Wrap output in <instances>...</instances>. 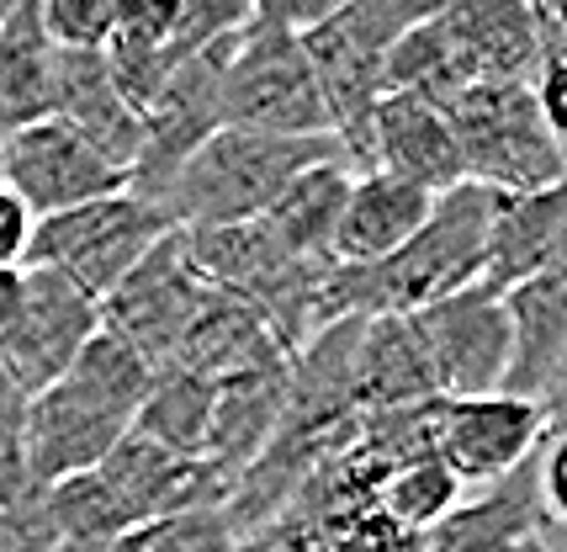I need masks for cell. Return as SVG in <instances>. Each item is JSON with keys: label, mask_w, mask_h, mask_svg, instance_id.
<instances>
[{"label": "cell", "mask_w": 567, "mask_h": 552, "mask_svg": "<svg viewBox=\"0 0 567 552\" xmlns=\"http://www.w3.org/2000/svg\"><path fill=\"white\" fill-rule=\"evenodd\" d=\"M148 388H154V367L112 329H96L70 361V372L38 399H27L17 473L43 494L70 478L96 473L112 447L133 430V415L148 399Z\"/></svg>", "instance_id": "1"}, {"label": "cell", "mask_w": 567, "mask_h": 552, "mask_svg": "<svg viewBox=\"0 0 567 552\" xmlns=\"http://www.w3.org/2000/svg\"><path fill=\"white\" fill-rule=\"evenodd\" d=\"M346 160L340 139H271V133H245V127H218L202 144L181 176L165 186V218L175 228H234L255 224L271 213V202L292 186L302 171Z\"/></svg>", "instance_id": "2"}, {"label": "cell", "mask_w": 567, "mask_h": 552, "mask_svg": "<svg viewBox=\"0 0 567 552\" xmlns=\"http://www.w3.org/2000/svg\"><path fill=\"white\" fill-rule=\"evenodd\" d=\"M430 11H435L430 0H334L308 32H297L302 59L319 80L329 133L346 150L350 176H355L371 106L382 101V80H388L398 38L414 22H424Z\"/></svg>", "instance_id": "3"}, {"label": "cell", "mask_w": 567, "mask_h": 552, "mask_svg": "<svg viewBox=\"0 0 567 552\" xmlns=\"http://www.w3.org/2000/svg\"><path fill=\"white\" fill-rule=\"evenodd\" d=\"M456 139L462 181L494 197H525L563 186L567 150L563 133L542 117L530 85L519 80H477L441 106Z\"/></svg>", "instance_id": "4"}, {"label": "cell", "mask_w": 567, "mask_h": 552, "mask_svg": "<svg viewBox=\"0 0 567 552\" xmlns=\"http://www.w3.org/2000/svg\"><path fill=\"white\" fill-rule=\"evenodd\" d=\"M171 234L175 224L165 218V207L133 197V192H117V197L38 218L32 239H27V266L64 276L80 298H91L101 308L144 266V255Z\"/></svg>", "instance_id": "5"}, {"label": "cell", "mask_w": 567, "mask_h": 552, "mask_svg": "<svg viewBox=\"0 0 567 552\" xmlns=\"http://www.w3.org/2000/svg\"><path fill=\"white\" fill-rule=\"evenodd\" d=\"M218 117L223 127L271 133V139H323L329 133V112H323L319 80L302 59V43L266 6H249L245 32L234 38L218 85Z\"/></svg>", "instance_id": "6"}, {"label": "cell", "mask_w": 567, "mask_h": 552, "mask_svg": "<svg viewBox=\"0 0 567 552\" xmlns=\"http://www.w3.org/2000/svg\"><path fill=\"white\" fill-rule=\"evenodd\" d=\"M207 298H213V287L192 272V260L181 251V228H175L171 239H159L144 255V266L101 303V329L127 340L159 377L175 367V356L186 346L197 314L207 308Z\"/></svg>", "instance_id": "7"}, {"label": "cell", "mask_w": 567, "mask_h": 552, "mask_svg": "<svg viewBox=\"0 0 567 552\" xmlns=\"http://www.w3.org/2000/svg\"><path fill=\"white\" fill-rule=\"evenodd\" d=\"M409 329L420 340L430 382H435V399H488L504 382L509 367V314L504 298L467 287V293H451V298L430 303L420 314H409Z\"/></svg>", "instance_id": "8"}, {"label": "cell", "mask_w": 567, "mask_h": 552, "mask_svg": "<svg viewBox=\"0 0 567 552\" xmlns=\"http://www.w3.org/2000/svg\"><path fill=\"white\" fill-rule=\"evenodd\" d=\"M239 32H245V27H239ZM239 32H228L213 49H202L197 59H186V64L165 80V91L148 101L144 150H138L133 171H127V192H133V197H144L159 207L165 186L181 176V165L223 127L218 85H223V70H228V53H234V38H239Z\"/></svg>", "instance_id": "9"}, {"label": "cell", "mask_w": 567, "mask_h": 552, "mask_svg": "<svg viewBox=\"0 0 567 552\" xmlns=\"http://www.w3.org/2000/svg\"><path fill=\"white\" fill-rule=\"evenodd\" d=\"M0 186L32 218H53V213L127 192V176L112 171L64 117H43L0 139Z\"/></svg>", "instance_id": "10"}, {"label": "cell", "mask_w": 567, "mask_h": 552, "mask_svg": "<svg viewBox=\"0 0 567 552\" xmlns=\"http://www.w3.org/2000/svg\"><path fill=\"white\" fill-rule=\"evenodd\" d=\"M101 329V308L80 298L64 276L22 266V303L17 319L0 329V367L22 388V399H38L70 372L80 346Z\"/></svg>", "instance_id": "11"}, {"label": "cell", "mask_w": 567, "mask_h": 552, "mask_svg": "<svg viewBox=\"0 0 567 552\" xmlns=\"http://www.w3.org/2000/svg\"><path fill=\"white\" fill-rule=\"evenodd\" d=\"M557 420H546L542 409L504 393L488 399H451L435 403V420H430V447L441 457L451 478L462 489H494L509 473H519L536 447L546 441V430Z\"/></svg>", "instance_id": "12"}, {"label": "cell", "mask_w": 567, "mask_h": 552, "mask_svg": "<svg viewBox=\"0 0 567 552\" xmlns=\"http://www.w3.org/2000/svg\"><path fill=\"white\" fill-rule=\"evenodd\" d=\"M509 314V367L498 393L542 409L563 426V382H567V276L546 272L504 293Z\"/></svg>", "instance_id": "13"}, {"label": "cell", "mask_w": 567, "mask_h": 552, "mask_svg": "<svg viewBox=\"0 0 567 552\" xmlns=\"http://www.w3.org/2000/svg\"><path fill=\"white\" fill-rule=\"evenodd\" d=\"M382 171L409 186H420L430 197H441L451 186H462V160L456 139L445 127V112L420 96H382L367 117V139L355 154V176Z\"/></svg>", "instance_id": "14"}, {"label": "cell", "mask_w": 567, "mask_h": 552, "mask_svg": "<svg viewBox=\"0 0 567 552\" xmlns=\"http://www.w3.org/2000/svg\"><path fill=\"white\" fill-rule=\"evenodd\" d=\"M435 32L456 64L462 85L477 80H519L530 85L536 70V0H456L435 6Z\"/></svg>", "instance_id": "15"}, {"label": "cell", "mask_w": 567, "mask_h": 552, "mask_svg": "<svg viewBox=\"0 0 567 552\" xmlns=\"http://www.w3.org/2000/svg\"><path fill=\"white\" fill-rule=\"evenodd\" d=\"M567 255V202L563 186L551 192H525V197H494L488 207V234H483V293H515L546 272H563Z\"/></svg>", "instance_id": "16"}, {"label": "cell", "mask_w": 567, "mask_h": 552, "mask_svg": "<svg viewBox=\"0 0 567 552\" xmlns=\"http://www.w3.org/2000/svg\"><path fill=\"white\" fill-rule=\"evenodd\" d=\"M350 403H355V415H371V420L441 403L409 319H367L361 325L355 356H350Z\"/></svg>", "instance_id": "17"}, {"label": "cell", "mask_w": 567, "mask_h": 552, "mask_svg": "<svg viewBox=\"0 0 567 552\" xmlns=\"http://www.w3.org/2000/svg\"><path fill=\"white\" fill-rule=\"evenodd\" d=\"M546 521L551 515L542 510V483H536V457H530L519 473H509L494 489H477L451 515H441L420 536V552H515Z\"/></svg>", "instance_id": "18"}, {"label": "cell", "mask_w": 567, "mask_h": 552, "mask_svg": "<svg viewBox=\"0 0 567 552\" xmlns=\"http://www.w3.org/2000/svg\"><path fill=\"white\" fill-rule=\"evenodd\" d=\"M435 197L409 186L398 176L367 171V176H350L346 207H340V228H334V266H377L414 239V228L430 218Z\"/></svg>", "instance_id": "19"}, {"label": "cell", "mask_w": 567, "mask_h": 552, "mask_svg": "<svg viewBox=\"0 0 567 552\" xmlns=\"http://www.w3.org/2000/svg\"><path fill=\"white\" fill-rule=\"evenodd\" d=\"M53 117H64L123 176L144 150V117L117 96L101 53H59V106H53Z\"/></svg>", "instance_id": "20"}, {"label": "cell", "mask_w": 567, "mask_h": 552, "mask_svg": "<svg viewBox=\"0 0 567 552\" xmlns=\"http://www.w3.org/2000/svg\"><path fill=\"white\" fill-rule=\"evenodd\" d=\"M59 106V49L38 22V0H17L0 22V139L43 123Z\"/></svg>", "instance_id": "21"}, {"label": "cell", "mask_w": 567, "mask_h": 552, "mask_svg": "<svg viewBox=\"0 0 567 552\" xmlns=\"http://www.w3.org/2000/svg\"><path fill=\"white\" fill-rule=\"evenodd\" d=\"M350 192V165L329 160L313 165L271 202V213L260 224L271 228V239L281 251L302 260V266H334V228H340V207Z\"/></svg>", "instance_id": "22"}, {"label": "cell", "mask_w": 567, "mask_h": 552, "mask_svg": "<svg viewBox=\"0 0 567 552\" xmlns=\"http://www.w3.org/2000/svg\"><path fill=\"white\" fill-rule=\"evenodd\" d=\"M213 399L218 388L207 377L159 372L148 399L133 415V436H144L148 447L181 457V462H207V436H213Z\"/></svg>", "instance_id": "23"}, {"label": "cell", "mask_w": 567, "mask_h": 552, "mask_svg": "<svg viewBox=\"0 0 567 552\" xmlns=\"http://www.w3.org/2000/svg\"><path fill=\"white\" fill-rule=\"evenodd\" d=\"M456 504H462V483L451 478V468L435 457V447H414V452L398 457L393 468L382 473L371 510H377L382 521H393L398 531L424 536V531L435 527L441 515H451Z\"/></svg>", "instance_id": "24"}, {"label": "cell", "mask_w": 567, "mask_h": 552, "mask_svg": "<svg viewBox=\"0 0 567 552\" xmlns=\"http://www.w3.org/2000/svg\"><path fill=\"white\" fill-rule=\"evenodd\" d=\"M234 531H228V504L218 510H186V515H165L148 527L127 531L117 552H228Z\"/></svg>", "instance_id": "25"}, {"label": "cell", "mask_w": 567, "mask_h": 552, "mask_svg": "<svg viewBox=\"0 0 567 552\" xmlns=\"http://www.w3.org/2000/svg\"><path fill=\"white\" fill-rule=\"evenodd\" d=\"M38 22L59 53H101L117 27V0H38Z\"/></svg>", "instance_id": "26"}, {"label": "cell", "mask_w": 567, "mask_h": 552, "mask_svg": "<svg viewBox=\"0 0 567 552\" xmlns=\"http://www.w3.org/2000/svg\"><path fill=\"white\" fill-rule=\"evenodd\" d=\"M32 224H38V218H32V213H27L6 186H0V272L27 266V239H32Z\"/></svg>", "instance_id": "27"}, {"label": "cell", "mask_w": 567, "mask_h": 552, "mask_svg": "<svg viewBox=\"0 0 567 552\" xmlns=\"http://www.w3.org/2000/svg\"><path fill=\"white\" fill-rule=\"evenodd\" d=\"M22 415H27V399L22 388L6 377L0 367V462H17V436H22Z\"/></svg>", "instance_id": "28"}, {"label": "cell", "mask_w": 567, "mask_h": 552, "mask_svg": "<svg viewBox=\"0 0 567 552\" xmlns=\"http://www.w3.org/2000/svg\"><path fill=\"white\" fill-rule=\"evenodd\" d=\"M17 303H22V266L17 272H0V329L17 319Z\"/></svg>", "instance_id": "29"}, {"label": "cell", "mask_w": 567, "mask_h": 552, "mask_svg": "<svg viewBox=\"0 0 567 552\" xmlns=\"http://www.w3.org/2000/svg\"><path fill=\"white\" fill-rule=\"evenodd\" d=\"M515 552H563V521H546V527H536Z\"/></svg>", "instance_id": "30"}, {"label": "cell", "mask_w": 567, "mask_h": 552, "mask_svg": "<svg viewBox=\"0 0 567 552\" xmlns=\"http://www.w3.org/2000/svg\"><path fill=\"white\" fill-rule=\"evenodd\" d=\"M11 6H17V0H0V22H6V11H11Z\"/></svg>", "instance_id": "31"}, {"label": "cell", "mask_w": 567, "mask_h": 552, "mask_svg": "<svg viewBox=\"0 0 567 552\" xmlns=\"http://www.w3.org/2000/svg\"><path fill=\"white\" fill-rule=\"evenodd\" d=\"M0 468H11V462H0Z\"/></svg>", "instance_id": "32"}]
</instances>
